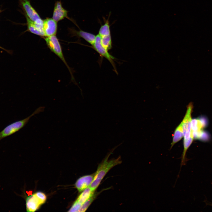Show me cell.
Instances as JSON below:
<instances>
[{"label":"cell","mask_w":212,"mask_h":212,"mask_svg":"<svg viewBox=\"0 0 212 212\" xmlns=\"http://www.w3.org/2000/svg\"><path fill=\"white\" fill-rule=\"evenodd\" d=\"M110 155V154L108 155L99 165L96 171L94 173L93 180L89 186L93 191L95 192L109 171L115 166L122 163L120 157L109 160L108 159Z\"/></svg>","instance_id":"1"},{"label":"cell","mask_w":212,"mask_h":212,"mask_svg":"<svg viewBox=\"0 0 212 212\" xmlns=\"http://www.w3.org/2000/svg\"><path fill=\"white\" fill-rule=\"evenodd\" d=\"M44 109V107H39L27 117L8 125L0 132V140L19 131L25 126L32 117L43 111Z\"/></svg>","instance_id":"2"},{"label":"cell","mask_w":212,"mask_h":212,"mask_svg":"<svg viewBox=\"0 0 212 212\" xmlns=\"http://www.w3.org/2000/svg\"><path fill=\"white\" fill-rule=\"evenodd\" d=\"M44 39L49 49L57 56L66 66L71 74L72 80L73 81H74L72 71L65 60L61 45L56 35L46 37H44Z\"/></svg>","instance_id":"3"},{"label":"cell","mask_w":212,"mask_h":212,"mask_svg":"<svg viewBox=\"0 0 212 212\" xmlns=\"http://www.w3.org/2000/svg\"><path fill=\"white\" fill-rule=\"evenodd\" d=\"M21 3L25 12V15L34 22L39 28L43 30V22L38 14L31 5L30 1L21 0Z\"/></svg>","instance_id":"4"},{"label":"cell","mask_w":212,"mask_h":212,"mask_svg":"<svg viewBox=\"0 0 212 212\" xmlns=\"http://www.w3.org/2000/svg\"><path fill=\"white\" fill-rule=\"evenodd\" d=\"M193 107V104L188 105L186 114L182 121L183 125L184 140L194 138L193 134L191 128L192 118L191 114Z\"/></svg>","instance_id":"5"},{"label":"cell","mask_w":212,"mask_h":212,"mask_svg":"<svg viewBox=\"0 0 212 212\" xmlns=\"http://www.w3.org/2000/svg\"><path fill=\"white\" fill-rule=\"evenodd\" d=\"M92 47L101 57L106 58L110 63L115 72L117 73L115 64L114 62L115 58L110 54L108 52V51L102 46L101 43V37L98 34L96 36L95 42L92 45Z\"/></svg>","instance_id":"6"},{"label":"cell","mask_w":212,"mask_h":212,"mask_svg":"<svg viewBox=\"0 0 212 212\" xmlns=\"http://www.w3.org/2000/svg\"><path fill=\"white\" fill-rule=\"evenodd\" d=\"M90 187L82 191L73 204L69 212H79L82 205L94 193Z\"/></svg>","instance_id":"7"},{"label":"cell","mask_w":212,"mask_h":212,"mask_svg":"<svg viewBox=\"0 0 212 212\" xmlns=\"http://www.w3.org/2000/svg\"><path fill=\"white\" fill-rule=\"evenodd\" d=\"M26 201V209L28 212L35 211L45 202L38 196L36 193L27 197Z\"/></svg>","instance_id":"8"},{"label":"cell","mask_w":212,"mask_h":212,"mask_svg":"<svg viewBox=\"0 0 212 212\" xmlns=\"http://www.w3.org/2000/svg\"><path fill=\"white\" fill-rule=\"evenodd\" d=\"M57 22L51 18H47L43 20V30L45 37L56 35L57 29Z\"/></svg>","instance_id":"9"},{"label":"cell","mask_w":212,"mask_h":212,"mask_svg":"<svg viewBox=\"0 0 212 212\" xmlns=\"http://www.w3.org/2000/svg\"><path fill=\"white\" fill-rule=\"evenodd\" d=\"M68 11L63 8L60 1H58L54 4L52 18L57 22L65 18L70 20L68 16Z\"/></svg>","instance_id":"10"},{"label":"cell","mask_w":212,"mask_h":212,"mask_svg":"<svg viewBox=\"0 0 212 212\" xmlns=\"http://www.w3.org/2000/svg\"><path fill=\"white\" fill-rule=\"evenodd\" d=\"M94 174L82 176L77 180L75 186L79 192L82 191L91 184L94 177Z\"/></svg>","instance_id":"11"},{"label":"cell","mask_w":212,"mask_h":212,"mask_svg":"<svg viewBox=\"0 0 212 212\" xmlns=\"http://www.w3.org/2000/svg\"><path fill=\"white\" fill-rule=\"evenodd\" d=\"M204 123L200 119H195L192 120L191 128L193 131L194 138L199 139L203 134V128Z\"/></svg>","instance_id":"12"},{"label":"cell","mask_w":212,"mask_h":212,"mask_svg":"<svg viewBox=\"0 0 212 212\" xmlns=\"http://www.w3.org/2000/svg\"><path fill=\"white\" fill-rule=\"evenodd\" d=\"M70 31L73 36L82 38L92 45L95 42L96 36L92 33L81 30L77 31L73 29L70 30Z\"/></svg>","instance_id":"13"},{"label":"cell","mask_w":212,"mask_h":212,"mask_svg":"<svg viewBox=\"0 0 212 212\" xmlns=\"http://www.w3.org/2000/svg\"><path fill=\"white\" fill-rule=\"evenodd\" d=\"M25 17L26 20L27 31L33 34L44 38V34L39 30L35 24L30 20L26 15Z\"/></svg>","instance_id":"14"},{"label":"cell","mask_w":212,"mask_h":212,"mask_svg":"<svg viewBox=\"0 0 212 212\" xmlns=\"http://www.w3.org/2000/svg\"><path fill=\"white\" fill-rule=\"evenodd\" d=\"M183 137V132L182 122L176 128L174 132L172 142L171 143V148L177 143Z\"/></svg>","instance_id":"15"},{"label":"cell","mask_w":212,"mask_h":212,"mask_svg":"<svg viewBox=\"0 0 212 212\" xmlns=\"http://www.w3.org/2000/svg\"><path fill=\"white\" fill-rule=\"evenodd\" d=\"M104 19V24L101 25L98 34L101 37L111 35L109 18Z\"/></svg>","instance_id":"16"},{"label":"cell","mask_w":212,"mask_h":212,"mask_svg":"<svg viewBox=\"0 0 212 212\" xmlns=\"http://www.w3.org/2000/svg\"><path fill=\"white\" fill-rule=\"evenodd\" d=\"M101 41L102 46L106 49L109 51L111 49L112 42L111 35L101 37Z\"/></svg>","instance_id":"17"},{"label":"cell","mask_w":212,"mask_h":212,"mask_svg":"<svg viewBox=\"0 0 212 212\" xmlns=\"http://www.w3.org/2000/svg\"><path fill=\"white\" fill-rule=\"evenodd\" d=\"M97 194L96 193H94L82 205L79 212L85 211L95 199L97 195Z\"/></svg>","instance_id":"18"},{"label":"cell","mask_w":212,"mask_h":212,"mask_svg":"<svg viewBox=\"0 0 212 212\" xmlns=\"http://www.w3.org/2000/svg\"><path fill=\"white\" fill-rule=\"evenodd\" d=\"M0 48H1V49H3V48H2L1 47H0Z\"/></svg>","instance_id":"19"}]
</instances>
